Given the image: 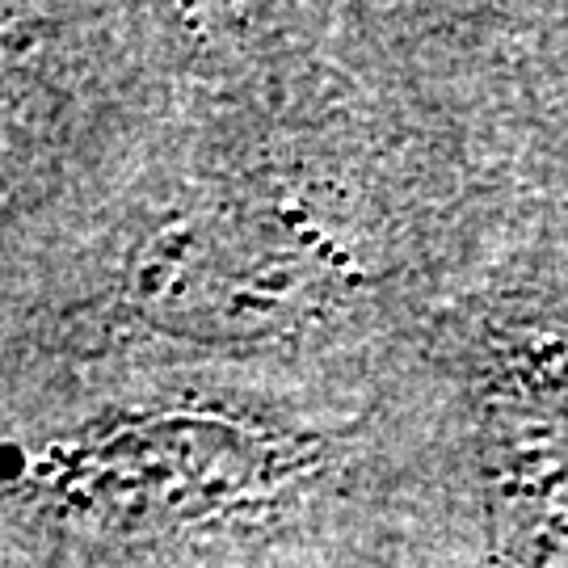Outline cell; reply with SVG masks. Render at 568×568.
<instances>
[{
  "label": "cell",
  "mask_w": 568,
  "mask_h": 568,
  "mask_svg": "<svg viewBox=\"0 0 568 568\" xmlns=\"http://www.w3.org/2000/svg\"><path fill=\"white\" fill-rule=\"evenodd\" d=\"M21 47H30L21 18L18 13L0 18V156H4V135L13 126V114L21 110V93H18Z\"/></svg>",
  "instance_id": "cell-1"
}]
</instances>
